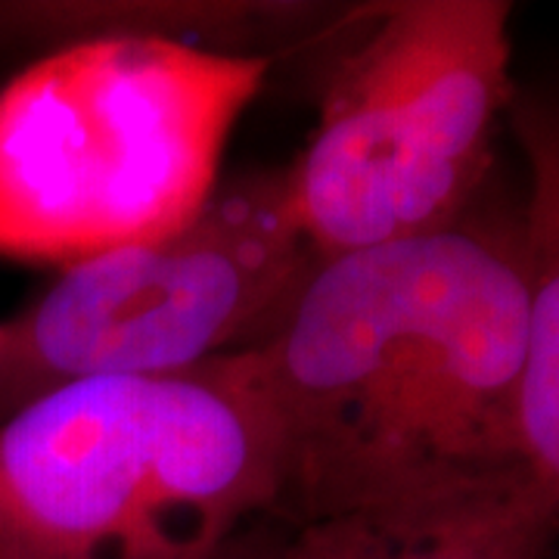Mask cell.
Segmentation results:
<instances>
[{
	"label": "cell",
	"mask_w": 559,
	"mask_h": 559,
	"mask_svg": "<svg viewBox=\"0 0 559 559\" xmlns=\"http://www.w3.org/2000/svg\"><path fill=\"white\" fill-rule=\"evenodd\" d=\"M522 197L495 180L436 234L323 259L246 355L277 419L289 528L532 473Z\"/></svg>",
	"instance_id": "1"
},
{
	"label": "cell",
	"mask_w": 559,
	"mask_h": 559,
	"mask_svg": "<svg viewBox=\"0 0 559 559\" xmlns=\"http://www.w3.org/2000/svg\"><path fill=\"white\" fill-rule=\"evenodd\" d=\"M277 463L246 352L66 382L0 423V559H209L271 513Z\"/></svg>",
	"instance_id": "2"
},
{
	"label": "cell",
	"mask_w": 559,
	"mask_h": 559,
	"mask_svg": "<svg viewBox=\"0 0 559 559\" xmlns=\"http://www.w3.org/2000/svg\"><path fill=\"white\" fill-rule=\"evenodd\" d=\"M274 60L81 40L0 91V255L62 271L193 218Z\"/></svg>",
	"instance_id": "3"
},
{
	"label": "cell",
	"mask_w": 559,
	"mask_h": 559,
	"mask_svg": "<svg viewBox=\"0 0 559 559\" xmlns=\"http://www.w3.org/2000/svg\"><path fill=\"white\" fill-rule=\"evenodd\" d=\"M510 20L500 0L367 7L286 165L323 259L436 234L479 202L516 91Z\"/></svg>",
	"instance_id": "4"
},
{
	"label": "cell",
	"mask_w": 559,
	"mask_h": 559,
	"mask_svg": "<svg viewBox=\"0 0 559 559\" xmlns=\"http://www.w3.org/2000/svg\"><path fill=\"white\" fill-rule=\"evenodd\" d=\"M289 168H246L178 230L62 271L0 326V423L66 382L159 377L259 345L314 274Z\"/></svg>",
	"instance_id": "5"
},
{
	"label": "cell",
	"mask_w": 559,
	"mask_h": 559,
	"mask_svg": "<svg viewBox=\"0 0 559 559\" xmlns=\"http://www.w3.org/2000/svg\"><path fill=\"white\" fill-rule=\"evenodd\" d=\"M559 500L535 473L289 528L274 559H550Z\"/></svg>",
	"instance_id": "6"
},
{
	"label": "cell",
	"mask_w": 559,
	"mask_h": 559,
	"mask_svg": "<svg viewBox=\"0 0 559 559\" xmlns=\"http://www.w3.org/2000/svg\"><path fill=\"white\" fill-rule=\"evenodd\" d=\"M360 16V7L261 3V0H106V3H0V38L35 40L47 53L81 40H168L230 57H264L333 38Z\"/></svg>",
	"instance_id": "7"
},
{
	"label": "cell",
	"mask_w": 559,
	"mask_h": 559,
	"mask_svg": "<svg viewBox=\"0 0 559 559\" xmlns=\"http://www.w3.org/2000/svg\"><path fill=\"white\" fill-rule=\"evenodd\" d=\"M507 124L525 165L522 448L532 473L559 500V75L516 81Z\"/></svg>",
	"instance_id": "8"
},
{
	"label": "cell",
	"mask_w": 559,
	"mask_h": 559,
	"mask_svg": "<svg viewBox=\"0 0 559 559\" xmlns=\"http://www.w3.org/2000/svg\"><path fill=\"white\" fill-rule=\"evenodd\" d=\"M286 535H289V525L267 513L259 522H252L249 528H242L237 538L227 540L218 554H212L209 559H274Z\"/></svg>",
	"instance_id": "9"
}]
</instances>
